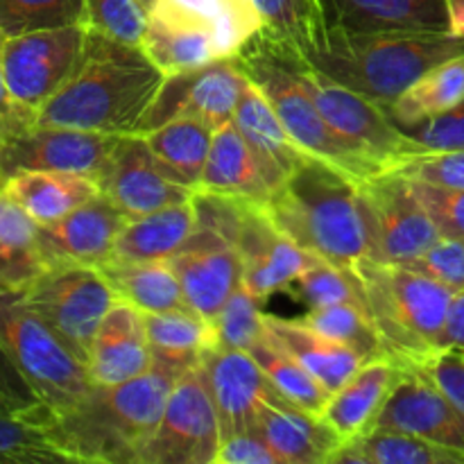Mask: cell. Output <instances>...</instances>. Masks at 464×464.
I'll return each mask as SVG.
<instances>
[{
    "label": "cell",
    "mask_w": 464,
    "mask_h": 464,
    "mask_svg": "<svg viewBox=\"0 0 464 464\" xmlns=\"http://www.w3.org/2000/svg\"><path fill=\"white\" fill-rule=\"evenodd\" d=\"M163 77L140 45L86 30L75 68L39 109L36 125L134 134Z\"/></svg>",
    "instance_id": "cell-1"
},
{
    "label": "cell",
    "mask_w": 464,
    "mask_h": 464,
    "mask_svg": "<svg viewBox=\"0 0 464 464\" xmlns=\"http://www.w3.org/2000/svg\"><path fill=\"white\" fill-rule=\"evenodd\" d=\"M184 372L154 361L145 374L125 383L93 385L72 411L53 415L41 408L27 421L39 424L71 462L136 464Z\"/></svg>",
    "instance_id": "cell-2"
},
{
    "label": "cell",
    "mask_w": 464,
    "mask_h": 464,
    "mask_svg": "<svg viewBox=\"0 0 464 464\" xmlns=\"http://www.w3.org/2000/svg\"><path fill=\"white\" fill-rule=\"evenodd\" d=\"M362 181L306 154L266 204L276 227L313 256L356 267L372 256Z\"/></svg>",
    "instance_id": "cell-3"
},
{
    "label": "cell",
    "mask_w": 464,
    "mask_h": 464,
    "mask_svg": "<svg viewBox=\"0 0 464 464\" xmlns=\"http://www.w3.org/2000/svg\"><path fill=\"white\" fill-rule=\"evenodd\" d=\"M464 54L451 32H347L322 27L302 57L322 75L390 104L442 62Z\"/></svg>",
    "instance_id": "cell-4"
},
{
    "label": "cell",
    "mask_w": 464,
    "mask_h": 464,
    "mask_svg": "<svg viewBox=\"0 0 464 464\" xmlns=\"http://www.w3.org/2000/svg\"><path fill=\"white\" fill-rule=\"evenodd\" d=\"M234 59L247 80L263 91L299 148L361 181L385 172L379 163L344 143L322 118L313 95L304 86V57L297 50L261 30Z\"/></svg>",
    "instance_id": "cell-5"
},
{
    "label": "cell",
    "mask_w": 464,
    "mask_h": 464,
    "mask_svg": "<svg viewBox=\"0 0 464 464\" xmlns=\"http://www.w3.org/2000/svg\"><path fill=\"white\" fill-rule=\"evenodd\" d=\"M263 30L254 0H157L143 50L163 75L234 59Z\"/></svg>",
    "instance_id": "cell-6"
},
{
    "label": "cell",
    "mask_w": 464,
    "mask_h": 464,
    "mask_svg": "<svg viewBox=\"0 0 464 464\" xmlns=\"http://www.w3.org/2000/svg\"><path fill=\"white\" fill-rule=\"evenodd\" d=\"M367 290V306L390 361L424 367L442 349L453 293L430 276L397 263L365 258L356 266Z\"/></svg>",
    "instance_id": "cell-7"
},
{
    "label": "cell",
    "mask_w": 464,
    "mask_h": 464,
    "mask_svg": "<svg viewBox=\"0 0 464 464\" xmlns=\"http://www.w3.org/2000/svg\"><path fill=\"white\" fill-rule=\"evenodd\" d=\"M0 343L53 415L72 411L93 390L89 370L23 297L0 285Z\"/></svg>",
    "instance_id": "cell-8"
},
{
    "label": "cell",
    "mask_w": 464,
    "mask_h": 464,
    "mask_svg": "<svg viewBox=\"0 0 464 464\" xmlns=\"http://www.w3.org/2000/svg\"><path fill=\"white\" fill-rule=\"evenodd\" d=\"M23 297L84 365H89L91 347L104 315L118 302L104 272L93 266L48 267L23 290Z\"/></svg>",
    "instance_id": "cell-9"
},
{
    "label": "cell",
    "mask_w": 464,
    "mask_h": 464,
    "mask_svg": "<svg viewBox=\"0 0 464 464\" xmlns=\"http://www.w3.org/2000/svg\"><path fill=\"white\" fill-rule=\"evenodd\" d=\"M302 80L331 130L362 157L379 163L385 172L397 170L408 159L424 154L388 116L383 104L322 75L306 59L302 63Z\"/></svg>",
    "instance_id": "cell-10"
},
{
    "label": "cell",
    "mask_w": 464,
    "mask_h": 464,
    "mask_svg": "<svg viewBox=\"0 0 464 464\" xmlns=\"http://www.w3.org/2000/svg\"><path fill=\"white\" fill-rule=\"evenodd\" d=\"M222 444L220 420L202 361L177 379L152 438L136 464H213Z\"/></svg>",
    "instance_id": "cell-11"
},
{
    "label": "cell",
    "mask_w": 464,
    "mask_h": 464,
    "mask_svg": "<svg viewBox=\"0 0 464 464\" xmlns=\"http://www.w3.org/2000/svg\"><path fill=\"white\" fill-rule=\"evenodd\" d=\"M361 186L370 216V261L411 266L442 238V231L420 202L406 175L397 170L381 172Z\"/></svg>",
    "instance_id": "cell-12"
},
{
    "label": "cell",
    "mask_w": 464,
    "mask_h": 464,
    "mask_svg": "<svg viewBox=\"0 0 464 464\" xmlns=\"http://www.w3.org/2000/svg\"><path fill=\"white\" fill-rule=\"evenodd\" d=\"M245 82L247 77L236 59L166 75L134 134H148L172 118H198L218 130L234 121Z\"/></svg>",
    "instance_id": "cell-13"
},
{
    "label": "cell",
    "mask_w": 464,
    "mask_h": 464,
    "mask_svg": "<svg viewBox=\"0 0 464 464\" xmlns=\"http://www.w3.org/2000/svg\"><path fill=\"white\" fill-rule=\"evenodd\" d=\"M84 39V25L48 27L7 36L3 45V68L14 98L39 116V109L62 89L75 68Z\"/></svg>",
    "instance_id": "cell-14"
},
{
    "label": "cell",
    "mask_w": 464,
    "mask_h": 464,
    "mask_svg": "<svg viewBox=\"0 0 464 464\" xmlns=\"http://www.w3.org/2000/svg\"><path fill=\"white\" fill-rule=\"evenodd\" d=\"M100 195L127 218H140L193 199L195 188L186 186L163 166L140 134H122L98 177Z\"/></svg>",
    "instance_id": "cell-15"
},
{
    "label": "cell",
    "mask_w": 464,
    "mask_h": 464,
    "mask_svg": "<svg viewBox=\"0 0 464 464\" xmlns=\"http://www.w3.org/2000/svg\"><path fill=\"white\" fill-rule=\"evenodd\" d=\"M118 139L121 134L36 125L18 139L0 143V179L18 170H57L98 181Z\"/></svg>",
    "instance_id": "cell-16"
},
{
    "label": "cell",
    "mask_w": 464,
    "mask_h": 464,
    "mask_svg": "<svg viewBox=\"0 0 464 464\" xmlns=\"http://www.w3.org/2000/svg\"><path fill=\"white\" fill-rule=\"evenodd\" d=\"M372 429L403 430L464 456V415L421 367H403Z\"/></svg>",
    "instance_id": "cell-17"
},
{
    "label": "cell",
    "mask_w": 464,
    "mask_h": 464,
    "mask_svg": "<svg viewBox=\"0 0 464 464\" xmlns=\"http://www.w3.org/2000/svg\"><path fill=\"white\" fill-rule=\"evenodd\" d=\"M168 263L179 279L186 306L208 322H216L227 299L243 285V256L211 231L195 229Z\"/></svg>",
    "instance_id": "cell-18"
},
{
    "label": "cell",
    "mask_w": 464,
    "mask_h": 464,
    "mask_svg": "<svg viewBox=\"0 0 464 464\" xmlns=\"http://www.w3.org/2000/svg\"><path fill=\"white\" fill-rule=\"evenodd\" d=\"M127 220L130 218L104 195H95L62 220L39 225V243L45 263L48 267L104 266L111 261L113 245Z\"/></svg>",
    "instance_id": "cell-19"
},
{
    "label": "cell",
    "mask_w": 464,
    "mask_h": 464,
    "mask_svg": "<svg viewBox=\"0 0 464 464\" xmlns=\"http://www.w3.org/2000/svg\"><path fill=\"white\" fill-rule=\"evenodd\" d=\"M236 249L243 256V285L261 299L284 293L308 266L317 261V256L299 247L272 222L261 204L249 207Z\"/></svg>",
    "instance_id": "cell-20"
},
{
    "label": "cell",
    "mask_w": 464,
    "mask_h": 464,
    "mask_svg": "<svg viewBox=\"0 0 464 464\" xmlns=\"http://www.w3.org/2000/svg\"><path fill=\"white\" fill-rule=\"evenodd\" d=\"M208 388L220 420L222 440L256 430L258 415L272 383L243 349L213 347L202 356Z\"/></svg>",
    "instance_id": "cell-21"
},
{
    "label": "cell",
    "mask_w": 464,
    "mask_h": 464,
    "mask_svg": "<svg viewBox=\"0 0 464 464\" xmlns=\"http://www.w3.org/2000/svg\"><path fill=\"white\" fill-rule=\"evenodd\" d=\"M322 25L347 32H451L447 0H317Z\"/></svg>",
    "instance_id": "cell-22"
},
{
    "label": "cell",
    "mask_w": 464,
    "mask_h": 464,
    "mask_svg": "<svg viewBox=\"0 0 464 464\" xmlns=\"http://www.w3.org/2000/svg\"><path fill=\"white\" fill-rule=\"evenodd\" d=\"M154 356L148 343L143 313L118 299L104 315L89 356L91 381L95 385H118L145 374Z\"/></svg>",
    "instance_id": "cell-23"
},
{
    "label": "cell",
    "mask_w": 464,
    "mask_h": 464,
    "mask_svg": "<svg viewBox=\"0 0 464 464\" xmlns=\"http://www.w3.org/2000/svg\"><path fill=\"white\" fill-rule=\"evenodd\" d=\"M256 433L284 464H324L343 449V440L322 421L276 392L267 394L256 421Z\"/></svg>",
    "instance_id": "cell-24"
},
{
    "label": "cell",
    "mask_w": 464,
    "mask_h": 464,
    "mask_svg": "<svg viewBox=\"0 0 464 464\" xmlns=\"http://www.w3.org/2000/svg\"><path fill=\"white\" fill-rule=\"evenodd\" d=\"M403 367L390 358L370 361L329 397L320 417L344 444L372 429L376 415L388 401Z\"/></svg>",
    "instance_id": "cell-25"
},
{
    "label": "cell",
    "mask_w": 464,
    "mask_h": 464,
    "mask_svg": "<svg viewBox=\"0 0 464 464\" xmlns=\"http://www.w3.org/2000/svg\"><path fill=\"white\" fill-rule=\"evenodd\" d=\"M234 122L252 148V152L256 154L272 190L279 188L285 177L295 170V166L308 154L306 150H302L290 139L284 122L279 121L272 104L267 102L263 91L252 80L245 82L234 113Z\"/></svg>",
    "instance_id": "cell-26"
},
{
    "label": "cell",
    "mask_w": 464,
    "mask_h": 464,
    "mask_svg": "<svg viewBox=\"0 0 464 464\" xmlns=\"http://www.w3.org/2000/svg\"><path fill=\"white\" fill-rule=\"evenodd\" d=\"M198 188L236 195L261 207H266L275 193L256 154L252 152L234 121L213 131L211 152Z\"/></svg>",
    "instance_id": "cell-27"
},
{
    "label": "cell",
    "mask_w": 464,
    "mask_h": 464,
    "mask_svg": "<svg viewBox=\"0 0 464 464\" xmlns=\"http://www.w3.org/2000/svg\"><path fill=\"white\" fill-rule=\"evenodd\" d=\"M0 188L25 208L36 225L62 220L77 207L100 195L98 181L57 170H18L0 179Z\"/></svg>",
    "instance_id": "cell-28"
},
{
    "label": "cell",
    "mask_w": 464,
    "mask_h": 464,
    "mask_svg": "<svg viewBox=\"0 0 464 464\" xmlns=\"http://www.w3.org/2000/svg\"><path fill=\"white\" fill-rule=\"evenodd\" d=\"M266 334L272 335L285 352L293 353L331 394L343 388L367 362L349 347L304 324L299 317L284 320V317L266 315Z\"/></svg>",
    "instance_id": "cell-29"
},
{
    "label": "cell",
    "mask_w": 464,
    "mask_h": 464,
    "mask_svg": "<svg viewBox=\"0 0 464 464\" xmlns=\"http://www.w3.org/2000/svg\"><path fill=\"white\" fill-rule=\"evenodd\" d=\"M193 231L195 211L190 202L131 218L118 234L111 261H168L184 247Z\"/></svg>",
    "instance_id": "cell-30"
},
{
    "label": "cell",
    "mask_w": 464,
    "mask_h": 464,
    "mask_svg": "<svg viewBox=\"0 0 464 464\" xmlns=\"http://www.w3.org/2000/svg\"><path fill=\"white\" fill-rule=\"evenodd\" d=\"M154 361L188 370L218 344L216 326L188 306L163 313H143Z\"/></svg>",
    "instance_id": "cell-31"
},
{
    "label": "cell",
    "mask_w": 464,
    "mask_h": 464,
    "mask_svg": "<svg viewBox=\"0 0 464 464\" xmlns=\"http://www.w3.org/2000/svg\"><path fill=\"white\" fill-rule=\"evenodd\" d=\"M48 270L39 225L0 188V285L25 290Z\"/></svg>",
    "instance_id": "cell-32"
},
{
    "label": "cell",
    "mask_w": 464,
    "mask_h": 464,
    "mask_svg": "<svg viewBox=\"0 0 464 464\" xmlns=\"http://www.w3.org/2000/svg\"><path fill=\"white\" fill-rule=\"evenodd\" d=\"M331 464H464V456L403 430L370 429L343 444Z\"/></svg>",
    "instance_id": "cell-33"
},
{
    "label": "cell",
    "mask_w": 464,
    "mask_h": 464,
    "mask_svg": "<svg viewBox=\"0 0 464 464\" xmlns=\"http://www.w3.org/2000/svg\"><path fill=\"white\" fill-rule=\"evenodd\" d=\"M118 299L140 313H163L186 306L184 290L168 261L125 263L107 261L100 266Z\"/></svg>",
    "instance_id": "cell-34"
},
{
    "label": "cell",
    "mask_w": 464,
    "mask_h": 464,
    "mask_svg": "<svg viewBox=\"0 0 464 464\" xmlns=\"http://www.w3.org/2000/svg\"><path fill=\"white\" fill-rule=\"evenodd\" d=\"M464 100V54L442 62L433 71L403 91L394 102L385 104L388 116L401 130L458 107Z\"/></svg>",
    "instance_id": "cell-35"
},
{
    "label": "cell",
    "mask_w": 464,
    "mask_h": 464,
    "mask_svg": "<svg viewBox=\"0 0 464 464\" xmlns=\"http://www.w3.org/2000/svg\"><path fill=\"white\" fill-rule=\"evenodd\" d=\"M213 127L198 118H172L143 134L154 157L170 168L186 186L198 188L213 143Z\"/></svg>",
    "instance_id": "cell-36"
},
{
    "label": "cell",
    "mask_w": 464,
    "mask_h": 464,
    "mask_svg": "<svg viewBox=\"0 0 464 464\" xmlns=\"http://www.w3.org/2000/svg\"><path fill=\"white\" fill-rule=\"evenodd\" d=\"M249 356L258 362L263 374L272 383L276 392L284 394L288 401L299 406L302 411L320 417L322 408L329 401L331 392L293 356L285 352L272 335L263 334L256 343L249 347Z\"/></svg>",
    "instance_id": "cell-37"
},
{
    "label": "cell",
    "mask_w": 464,
    "mask_h": 464,
    "mask_svg": "<svg viewBox=\"0 0 464 464\" xmlns=\"http://www.w3.org/2000/svg\"><path fill=\"white\" fill-rule=\"evenodd\" d=\"M299 320L311 326V329H315L317 334L326 335V338L356 352L367 362L388 358L374 317L370 315L367 308L358 306V304L343 302L331 304V306L308 308L306 315L299 317Z\"/></svg>",
    "instance_id": "cell-38"
},
{
    "label": "cell",
    "mask_w": 464,
    "mask_h": 464,
    "mask_svg": "<svg viewBox=\"0 0 464 464\" xmlns=\"http://www.w3.org/2000/svg\"><path fill=\"white\" fill-rule=\"evenodd\" d=\"M284 293H288L290 297L308 308L349 302L370 311L365 284H362L356 267H340L322 261V258L308 266Z\"/></svg>",
    "instance_id": "cell-39"
},
{
    "label": "cell",
    "mask_w": 464,
    "mask_h": 464,
    "mask_svg": "<svg viewBox=\"0 0 464 464\" xmlns=\"http://www.w3.org/2000/svg\"><path fill=\"white\" fill-rule=\"evenodd\" d=\"M263 18V32L284 41L299 54L322 32L317 0H254Z\"/></svg>",
    "instance_id": "cell-40"
},
{
    "label": "cell",
    "mask_w": 464,
    "mask_h": 464,
    "mask_svg": "<svg viewBox=\"0 0 464 464\" xmlns=\"http://www.w3.org/2000/svg\"><path fill=\"white\" fill-rule=\"evenodd\" d=\"M66 25H84V0H0V30L7 36Z\"/></svg>",
    "instance_id": "cell-41"
},
{
    "label": "cell",
    "mask_w": 464,
    "mask_h": 464,
    "mask_svg": "<svg viewBox=\"0 0 464 464\" xmlns=\"http://www.w3.org/2000/svg\"><path fill=\"white\" fill-rule=\"evenodd\" d=\"M263 299L249 288L240 285L216 317L218 347L243 349L249 352L254 343L266 334V313L261 311Z\"/></svg>",
    "instance_id": "cell-42"
},
{
    "label": "cell",
    "mask_w": 464,
    "mask_h": 464,
    "mask_svg": "<svg viewBox=\"0 0 464 464\" xmlns=\"http://www.w3.org/2000/svg\"><path fill=\"white\" fill-rule=\"evenodd\" d=\"M71 462L34 421L0 415V464Z\"/></svg>",
    "instance_id": "cell-43"
},
{
    "label": "cell",
    "mask_w": 464,
    "mask_h": 464,
    "mask_svg": "<svg viewBox=\"0 0 464 464\" xmlns=\"http://www.w3.org/2000/svg\"><path fill=\"white\" fill-rule=\"evenodd\" d=\"M84 27L143 48L148 14L134 0H84Z\"/></svg>",
    "instance_id": "cell-44"
},
{
    "label": "cell",
    "mask_w": 464,
    "mask_h": 464,
    "mask_svg": "<svg viewBox=\"0 0 464 464\" xmlns=\"http://www.w3.org/2000/svg\"><path fill=\"white\" fill-rule=\"evenodd\" d=\"M411 186L442 236L464 238V188H447L420 179H411Z\"/></svg>",
    "instance_id": "cell-45"
},
{
    "label": "cell",
    "mask_w": 464,
    "mask_h": 464,
    "mask_svg": "<svg viewBox=\"0 0 464 464\" xmlns=\"http://www.w3.org/2000/svg\"><path fill=\"white\" fill-rule=\"evenodd\" d=\"M408 267L430 276L451 293H460L464 290V238L442 236Z\"/></svg>",
    "instance_id": "cell-46"
},
{
    "label": "cell",
    "mask_w": 464,
    "mask_h": 464,
    "mask_svg": "<svg viewBox=\"0 0 464 464\" xmlns=\"http://www.w3.org/2000/svg\"><path fill=\"white\" fill-rule=\"evenodd\" d=\"M408 136L420 145L421 152H458L464 150V100L458 107L429 118L420 125L406 127Z\"/></svg>",
    "instance_id": "cell-47"
},
{
    "label": "cell",
    "mask_w": 464,
    "mask_h": 464,
    "mask_svg": "<svg viewBox=\"0 0 464 464\" xmlns=\"http://www.w3.org/2000/svg\"><path fill=\"white\" fill-rule=\"evenodd\" d=\"M41 408H44V401L0 343V415L30 420Z\"/></svg>",
    "instance_id": "cell-48"
},
{
    "label": "cell",
    "mask_w": 464,
    "mask_h": 464,
    "mask_svg": "<svg viewBox=\"0 0 464 464\" xmlns=\"http://www.w3.org/2000/svg\"><path fill=\"white\" fill-rule=\"evenodd\" d=\"M397 172L411 179L429 181L447 188H464V150L458 152H426L408 159Z\"/></svg>",
    "instance_id": "cell-49"
},
{
    "label": "cell",
    "mask_w": 464,
    "mask_h": 464,
    "mask_svg": "<svg viewBox=\"0 0 464 464\" xmlns=\"http://www.w3.org/2000/svg\"><path fill=\"white\" fill-rule=\"evenodd\" d=\"M7 34L0 30V143H9V140L18 139L32 127H36V113L32 109L23 107L9 91L7 80H5L3 68V45Z\"/></svg>",
    "instance_id": "cell-50"
},
{
    "label": "cell",
    "mask_w": 464,
    "mask_h": 464,
    "mask_svg": "<svg viewBox=\"0 0 464 464\" xmlns=\"http://www.w3.org/2000/svg\"><path fill=\"white\" fill-rule=\"evenodd\" d=\"M421 370L440 385V390L460 408L464 415V352L444 349V352L435 353Z\"/></svg>",
    "instance_id": "cell-51"
},
{
    "label": "cell",
    "mask_w": 464,
    "mask_h": 464,
    "mask_svg": "<svg viewBox=\"0 0 464 464\" xmlns=\"http://www.w3.org/2000/svg\"><path fill=\"white\" fill-rule=\"evenodd\" d=\"M216 464H284L275 449L254 430L222 440Z\"/></svg>",
    "instance_id": "cell-52"
},
{
    "label": "cell",
    "mask_w": 464,
    "mask_h": 464,
    "mask_svg": "<svg viewBox=\"0 0 464 464\" xmlns=\"http://www.w3.org/2000/svg\"><path fill=\"white\" fill-rule=\"evenodd\" d=\"M442 349H458V352H464V290L453 293L447 324H444L442 334Z\"/></svg>",
    "instance_id": "cell-53"
},
{
    "label": "cell",
    "mask_w": 464,
    "mask_h": 464,
    "mask_svg": "<svg viewBox=\"0 0 464 464\" xmlns=\"http://www.w3.org/2000/svg\"><path fill=\"white\" fill-rule=\"evenodd\" d=\"M449 3V30L451 34L464 36V0H447Z\"/></svg>",
    "instance_id": "cell-54"
},
{
    "label": "cell",
    "mask_w": 464,
    "mask_h": 464,
    "mask_svg": "<svg viewBox=\"0 0 464 464\" xmlns=\"http://www.w3.org/2000/svg\"><path fill=\"white\" fill-rule=\"evenodd\" d=\"M134 3L139 5L145 14H150L154 9V5H157V0H134Z\"/></svg>",
    "instance_id": "cell-55"
}]
</instances>
